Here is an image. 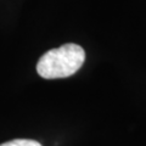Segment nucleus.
Returning <instances> with one entry per match:
<instances>
[{
	"label": "nucleus",
	"instance_id": "obj_1",
	"mask_svg": "<svg viewBox=\"0 0 146 146\" xmlns=\"http://www.w3.org/2000/svg\"><path fill=\"white\" fill-rule=\"evenodd\" d=\"M84 61V49L68 43L45 52L36 63V72L44 79L67 78L78 72Z\"/></svg>",
	"mask_w": 146,
	"mask_h": 146
},
{
	"label": "nucleus",
	"instance_id": "obj_2",
	"mask_svg": "<svg viewBox=\"0 0 146 146\" xmlns=\"http://www.w3.org/2000/svg\"><path fill=\"white\" fill-rule=\"evenodd\" d=\"M0 146H42V144L32 139H15L7 143L0 144Z\"/></svg>",
	"mask_w": 146,
	"mask_h": 146
}]
</instances>
